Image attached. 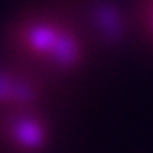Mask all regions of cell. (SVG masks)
I'll return each instance as SVG.
<instances>
[{"label": "cell", "mask_w": 153, "mask_h": 153, "mask_svg": "<svg viewBox=\"0 0 153 153\" xmlns=\"http://www.w3.org/2000/svg\"><path fill=\"white\" fill-rule=\"evenodd\" d=\"M4 45L13 60L32 71L74 75L92 47L59 0H31L10 17Z\"/></svg>", "instance_id": "1"}, {"label": "cell", "mask_w": 153, "mask_h": 153, "mask_svg": "<svg viewBox=\"0 0 153 153\" xmlns=\"http://www.w3.org/2000/svg\"><path fill=\"white\" fill-rule=\"evenodd\" d=\"M49 137V126L38 107L0 114V146L10 153H40Z\"/></svg>", "instance_id": "2"}, {"label": "cell", "mask_w": 153, "mask_h": 153, "mask_svg": "<svg viewBox=\"0 0 153 153\" xmlns=\"http://www.w3.org/2000/svg\"><path fill=\"white\" fill-rule=\"evenodd\" d=\"M31 71L18 61L0 65V114L19 108L37 107L41 92L38 84L32 82Z\"/></svg>", "instance_id": "3"}]
</instances>
